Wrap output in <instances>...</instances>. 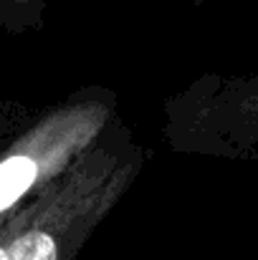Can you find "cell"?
Instances as JSON below:
<instances>
[{
  "mask_svg": "<svg viewBox=\"0 0 258 260\" xmlns=\"http://www.w3.org/2000/svg\"><path fill=\"white\" fill-rule=\"evenodd\" d=\"M127 167L134 162L119 154H84L31 207L13 215L8 260H71L89 228L119 194Z\"/></svg>",
  "mask_w": 258,
  "mask_h": 260,
  "instance_id": "1",
  "label": "cell"
},
{
  "mask_svg": "<svg viewBox=\"0 0 258 260\" xmlns=\"http://www.w3.org/2000/svg\"><path fill=\"white\" fill-rule=\"evenodd\" d=\"M101 106V104H99ZM96 104L56 114L48 124L38 126L18 149L0 159V228L5 215L36 187L43 174H56L69 167L79 149L89 144L101 124V109Z\"/></svg>",
  "mask_w": 258,
  "mask_h": 260,
  "instance_id": "2",
  "label": "cell"
},
{
  "mask_svg": "<svg viewBox=\"0 0 258 260\" xmlns=\"http://www.w3.org/2000/svg\"><path fill=\"white\" fill-rule=\"evenodd\" d=\"M10 220L0 228V260H8V243H10V235H13V222Z\"/></svg>",
  "mask_w": 258,
  "mask_h": 260,
  "instance_id": "3",
  "label": "cell"
}]
</instances>
